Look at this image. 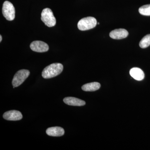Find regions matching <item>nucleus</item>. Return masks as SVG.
<instances>
[{
    "instance_id": "f257e3e1",
    "label": "nucleus",
    "mask_w": 150,
    "mask_h": 150,
    "mask_svg": "<svg viewBox=\"0 0 150 150\" xmlns=\"http://www.w3.org/2000/svg\"><path fill=\"white\" fill-rule=\"evenodd\" d=\"M63 69L64 67L60 63L51 64L43 69L42 73V77L45 79L55 77L62 73Z\"/></svg>"
},
{
    "instance_id": "f03ea898",
    "label": "nucleus",
    "mask_w": 150,
    "mask_h": 150,
    "mask_svg": "<svg viewBox=\"0 0 150 150\" xmlns=\"http://www.w3.org/2000/svg\"><path fill=\"white\" fill-rule=\"evenodd\" d=\"M41 19L45 24L49 27L55 26L56 24V19L51 9H44L41 13Z\"/></svg>"
},
{
    "instance_id": "7ed1b4c3",
    "label": "nucleus",
    "mask_w": 150,
    "mask_h": 150,
    "mask_svg": "<svg viewBox=\"0 0 150 150\" xmlns=\"http://www.w3.org/2000/svg\"><path fill=\"white\" fill-rule=\"evenodd\" d=\"M96 19L93 17H87L81 19L78 23V28L80 30H88L93 28L96 26Z\"/></svg>"
},
{
    "instance_id": "20e7f679",
    "label": "nucleus",
    "mask_w": 150,
    "mask_h": 150,
    "mask_svg": "<svg viewBox=\"0 0 150 150\" xmlns=\"http://www.w3.org/2000/svg\"><path fill=\"white\" fill-rule=\"evenodd\" d=\"M30 74L29 71L28 70L22 69L18 71L14 76L12 82L13 88L17 87L23 83L29 76Z\"/></svg>"
},
{
    "instance_id": "39448f33",
    "label": "nucleus",
    "mask_w": 150,
    "mask_h": 150,
    "mask_svg": "<svg viewBox=\"0 0 150 150\" xmlns=\"http://www.w3.org/2000/svg\"><path fill=\"white\" fill-rule=\"evenodd\" d=\"M2 13L4 17L7 20H13L15 17V9L13 4L8 1H5L3 4Z\"/></svg>"
},
{
    "instance_id": "423d86ee",
    "label": "nucleus",
    "mask_w": 150,
    "mask_h": 150,
    "mask_svg": "<svg viewBox=\"0 0 150 150\" xmlns=\"http://www.w3.org/2000/svg\"><path fill=\"white\" fill-rule=\"evenodd\" d=\"M30 48L33 51L39 53L46 52L49 50V46L47 43L40 41L35 40L33 41L30 44Z\"/></svg>"
},
{
    "instance_id": "0eeeda50",
    "label": "nucleus",
    "mask_w": 150,
    "mask_h": 150,
    "mask_svg": "<svg viewBox=\"0 0 150 150\" xmlns=\"http://www.w3.org/2000/svg\"><path fill=\"white\" fill-rule=\"evenodd\" d=\"M3 118L8 121H19L22 118L23 115L20 111L11 110L5 112L3 115Z\"/></svg>"
},
{
    "instance_id": "6e6552de",
    "label": "nucleus",
    "mask_w": 150,
    "mask_h": 150,
    "mask_svg": "<svg viewBox=\"0 0 150 150\" xmlns=\"http://www.w3.org/2000/svg\"><path fill=\"white\" fill-rule=\"evenodd\" d=\"M129 35V33L126 29L119 28L112 30L110 33L111 38L114 39H122L126 38Z\"/></svg>"
},
{
    "instance_id": "1a4fd4ad",
    "label": "nucleus",
    "mask_w": 150,
    "mask_h": 150,
    "mask_svg": "<svg viewBox=\"0 0 150 150\" xmlns=\"http://www.w3.org/2000/svg\"><path fill=\"white\" fill-rule=\"evenodd\" d=\"M46 133L47 135L51 137H59L64 134L65 131L62 127L56 126L48 128L46 130Z\"/></svg>"
},
{
    "instance_id": "9d476101",
    "label": "nucleus",
    "mask_w": 150,
    "mask_h": 150,
    "mask_svg": "<svg viewBox=\"0 0 150 150\" xmlns=\"http://www.w3.org/2000/svg\"><path fill=\"white\" fill-rule=\"evenodd\" d=\"M64 102L68 105L72 106H83L86 104L85 101L72 97H68L64 98Z\"/></svg>"
},
{
    "instance_id": "9b49d317",
    "label": "nucleus",
    "mask_w": 150,
    "mask_h": 150,
    "mask_svg": "<svg viewBox=\"0 0 150 150\" xmlns=\"http://www.w3.org/2000/svg\"><path fill=\"white\" fill-rule=\"evenodd\" d=\"M130 75L135 79L137 81H142L144 78V72L139 68H134L130 71Z\"/></svg>"
},
{
    "instance_id": "f8f14e48",
    "label": "nucleus",
    "mask_w": 150,
    "mask_h": 150,
    "mask_svg": "<svg viewBox=\"0 0 150 150\" xmlns=\"http://www.w3.org/2000/svg\"><path fill=\"white\" fill-rule=\"evenodd\" d=\"M100 87V84L98 82L90 83L86 84L82 87V89L85 91H94L99 89Z\"/></svg>"
},
{
    "instance_id": "ddd939ff",
    "label": "nucleus",
    "mask_w": 150,
    "mask_h": 150,
    "mask_svg": "<svg viewBox=\"0 0 150 150\" xmlns=\"http://www.w3.org/2000/svg\"><path fill=\"white\" fill-rule=\"evenodd\" d=\"M150 45V34L146 35L143 38L139 43V46L141 48H147Z\"/></svg>"
},
{
    "instance_id": "4468645a",
    "label": "nucleus",
    "mask_w": 150,
    "mask_h": 150,
    "mask_svg": "<svg viewBox=\"0 0 150 150\" xmlns=\"http://www.w3.org/2000/svg\"><path fill=\"white\" fill-rule=\"evenodd\" d=\"M139 11L142 15L150 16V4L142 6L139 8Z\"/></svg>"
},
{
    "instance_id": "2eb2a0df",
    "label": "nucleus",
    "mask_w": 150,
    "mask_h": 150,
    "mask_svg": "<svg viewBox=\"0 0 150 150\" xmlns=\"http://www.w3.org/2000/svg\"><path fill=\"white\" fill-rule=\"evenodd\" d=\"M2 40V37L1 35H0V42H1Z\"/></svg>"
},
{
    "instance_id": "dca6fc26",
    "label": "nucleus",
    "mask_w": 150,
    "mask_h": 150,
    "mask_svg": "<svg viewBox=\"0 0 150 150\" xmlns=\"http://www.w3.org/2000/svg\"><path fill=\"white\" fill-rule=\"evenodd\" d=\"M98 25H99V24H100L99 23H98Z\"/></svg>"
}]
</instances>
